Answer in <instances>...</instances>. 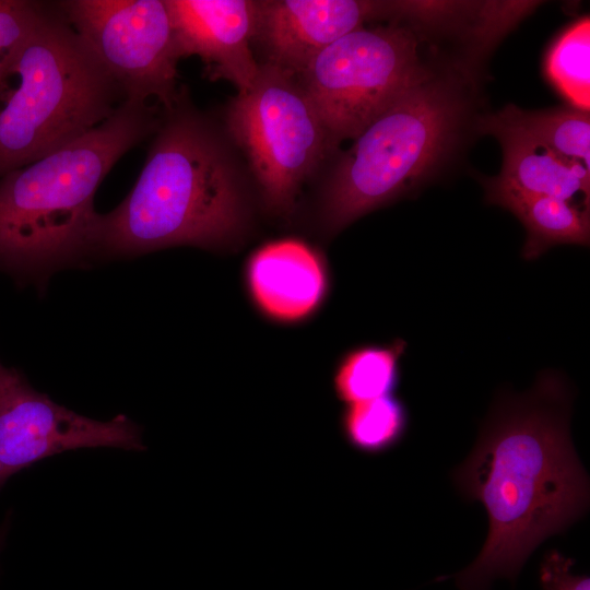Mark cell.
<instances>
[{"label":"cell","instance_id":"6da1fadb","mask_svg":"<svg viewBox=\"0 0 590 590\" xmlns=\"http://www.w3.org/2000/svg\"><path fill=\"white\" fill-rule=\"evenodd\" d=\"M573 394L560 374L539 375L521 396L503 394L472 452L452 472L469 500L483 504L488 535L476 558L451 577L459 590L515 583L531 553L589 508V476L569 433Z\"/></svg>","mask_w":590,"mask_h":590},{"label":"cell","instance_id":"7a4b0ae2","mask_svg":"<svg viewBox=\"0 0 590 590\" xmlns=\"http://www.w3.org/2000/svg\"><path fill=\"white\" fill-rule=\"evenodd\" d=\"M153 134L131 191L97 215L91 257H134L174 246L222 250L240 241L250 205L225 131L180 93Z\"/></svg>","mask_w":590,"mask_h":590},{"label":"cell","instance_id":"3957f363","mask_svg":"<svg viewBox=\"0 0 590 590\" xmlns=\"http://www.w3.org/2000/svg\"><path fill=\"white\" fill-rule=\"evenodd\" d=\"M160 122L146 102L123 99L96 128L0 178V266L36 279L91 257L104 177Z\"/></svg>","mask_w":590,"mask_h":590},{"label":"cell","instance_id":"277c9868","mask_svg":"<svg viewBox=\"0 0 590 590\" xmlns=\"http://www.w3.org/2000/svg\"><path fill=\"white\" fill-rule=\"evenodd\" d=\"M123 99L55 3H46L0 78V178L96 128Z\"/></svg>","mask_w":590,"mask_h":590},{"label":"cell","instance_id":"5b68a950","mask_svg":"<svg viewBox=\"0 0 590 590\" xmlns=\"http://www.w3.org/2000/svg\"><path fill=\"white\" fill-rule=\"evenodd\" d=\"M462 105L429 72L394 99L338 158L321 198V219L337 233L418 186L448 153Z\"/></svg>","mask_w":590,"mask_h":590},{"label":"cell","instance_id":"8992f818","mask_svg":"<svg viewBox=\"0 0 590 590\" xmlns=\"http://www.w3.org/2000/svg\"><path fill=\"white\" fill-rule=\"evenodd\" d=\"M224 120L266 208L278 215L291 212L304 184L333 150L297 78L259 63L252 84L228 103Z\"/></svg>","mask_w":590,"mask_h":590},{"label":"cell","instance_id":"52a82bcc","mask_svg":"<svg viewBox=\"0 0 590 590\" xmlns=\"http://www.w3.org/2000/svg\"><path fill=\"white\" fill-rule=\"evenodd\" d=\"M417 39L403 26L359 27L322 49L297 76L332 148L355 139L429 71Z\"/></svg>","mask_w":590,"mask_h":590},{"label":"cell","instance_id":"ba28073f","mask_svg":"<svg viewBox=\"0 0 590 590\" xmlns=\"http://www.w3.org/2000/svg\"><path fill=\"white\" fill-rule=\"evenodd\" d=\"M56 8L120 86L125 99L177 101L178 56L165 0H67Z\"/></svg>","mask_w":590,"mask_h":590},{"label":"cell","instance_id":"9c48e42d","mask_svg":"<svg viewBox=\"0 0 590 590\" xmlns=\"http://www.w3.org/2000/svg\"><path fill=\"white\" fill-rule=\"evenodd\" d=\"M143 451L142 429L126 415L98 421L35 390L19 373L0 391V489L14 474L69 450Z\"/></svg>","mask_w":590,"mask_h":590},{"label":"cell","instance_id":"30bf717a","mask_svg":"<svg viewBox=\"0 0 590 590\" xmlns=\"http://www.w3.org/2000/svg\"><path fill=\"white\" fill-rule=\"evenodd\" d=\"M387 10V2L361 0L256 1L251 46L260 64L297 78L322 49Z\"/></svg>","mask_w":590,"mask_h":590},{"label":"cell","instance_id":"8fae6325","mask_svg":"<svg viewBox=\"0 0 590 590\" xmlns=\"http://www.w3.org/2000/svg\"><path fill=\"white\" fill-rule=\"evenodd\" d=\"M243 280L260 316L283 326L310 320L331 290L327 259L296 237L269 240L256 248L245 261Z\"/></svg>","mask_w":590,"mask_h":590},{"label":"cell","instance_id":"7c38bea8","mask_svg":"<svg viewBox=\"0 0 590 590\" xmlns=\"http://www.w3.org/2000/svg\"><path fill=\"white\" fill-rule=\"evenodd\" d=\"M165 1L178 59L198 56L209 80L228 81L238 92L247 90L259 71L251 46L256 1Z\"/></svg>","mask_w":590,"mask_h":590},{"label":"cell","instance_id":"4fadbf2b","mask_svg":"<svg viewBox=\"0 0 590 590\" xmlns=\"http://www.w3.org/2000/svg\"><path fill=\"white\" fill-rule=\"evenodd\" d=\"M477 129L496 137L504 152V164L496 184L529 194L573 201L582 193L589 201L590 172L581 163L564 158L531 138L494 121L479 120Z\"/></svg>","mask_w":590,"mask_h":590},{"label":"cell","instance_id":"5bb4252c","mask_svg":"<svg viewBox=\"0 0 590 590\" xmlns=\"http://www.w3.org/2000/svg\"><path fill=\"white\" fill-rule=\"evenodd\" d=\"M486 199L493 204L510 211L527 231L521 256L535 260L556 245H589V206H579L573 201L529 194L500 186L488 179L485 181Z\"/></svg>","mask_w":590,"mask_h":590},{"label":"cell","instance_id":"9a60e30c","mask_svg":"<svg viewBox=\"0 0 590 590\" xmlns=\"http://www.w3.org/2000/svg\"><path fill=\"white\" fill-rule=\"evenodd\" d=\"M406 347V342L397 338L386 344H363L347 350L339 358L332 377L338 400L346 405L394 394Z\"/></svg>","mask_w":590,"mask_h":590},{"label":"cell","instance_id":"2e32d148","mask_svg":"<svg viewBox=\"0 0 590 590\" xmlns=\"http://www.w3.org/2000/svg\"><path fill=\"white\" fill-rule=\"evenodd\" d=\"M502 126L544 144L557 155L589 168L590 118L579 109L523 111L509 105L489 115Z\"/></svg>","mask_w":590,"mask_h":590},{"label":"cell","instance_id":"e0dca14e","mask_svg":"<svg viewBox=\"0 0 590 590\" xmlns=\"http://www.w3.org/2000/svg\"><path fill=\"white\" fill-rule=\"evenodd\" d=\"M409 411L394 394L346 404L340 416L343 438L358 452L380 455L401 442L409 428Z\"/></svg>","mask_w":590,"mask_h":590},{"label":"cell","instance_id":"ac0fdd59","mask_svg":"<svg viewBox=\"0 0 590 590\" xmlns=\"http://www.w3.org/2000/svg\"><path fill=\"white\" fill-rule=\"evenodd\" d=\"M590 22L570 26L555 42L546 59V72L560 93L579 110L590 108Z\"/></svg>","mask_w":590,"mask_h":590},{"label":"cell","instance_id":"d6986e66","mask_svg":"<svg viewBox=\"0 0 590 590\" xmlns=\"http://www.w3.org/2000/svg\"><path fill=\"white\" fill-rule=\"evenodd\" d=\"M46 3L0 0V78L39 22Z\"/></svg>","mask_w":590,"mask_h":590},{"label":"cell","instance_id":"ffe728a7","mask_svg":"<svg viewBox=\"0 0 590 590\" xmlns=\"http://www.w3.org/2000/svg\"><path fill=\"white\" fill-rule=\"evenodd\" d=\"M575 559L564 556L556 550L544 555L539 570L542 590H590L587 575H575L571 569Z\"/></svg>","mask_w":590,"mask_h":590},{"label":"cell","instance_id":"44dd1931","mask_svg":"<svg viewBox=\"0 0 590 590\" xmlns=\"http://www.w3.org/2000/svg\"><path fill=\"white\" fill-rule=\"evenodd\" d=\"M19 374L15 369L5 368L0 364V391L12 381V379Z\"/></svg>","mask_w":590,"mask_h":590},{"label":"cell","instance_id":"7402d4cb","mask_svg":"<svg viewBox=\"0 0 590 590\" xmlns=\"http://www.w3.org/2000/svg\"><path fill=\"white\" fill-rule=\"evenodd\" d=\"M9 522L5 521L3 524L0 526V551L3 547L5 536L8 533Z\"/></svg>","mask_w":590,"mask_h":590}]
</instances>
